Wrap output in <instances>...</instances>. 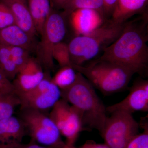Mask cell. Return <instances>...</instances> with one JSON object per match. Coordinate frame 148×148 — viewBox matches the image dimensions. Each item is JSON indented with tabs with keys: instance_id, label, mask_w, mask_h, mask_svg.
<instances>
[{
	"instance_id": "6da1fadb",
	"label": "cell",
	"mask_w": 148,
	"mask_h": 148,
	"mask_svg": "<svg viewBox=\"0 0 148 148\" xmlns=\"http://www.w3.org/2000/svg\"><path fill=\"white\" fill-rule=\"evenodd\" d=\"M147 12L125 23L121 34L98 59L110 61L144 75L148 69Z\"/></svg>"
},
{
	"instance_id": "484cf974",
	"label": "cell",
	"mask_w": 148,
	"mask_h": 148,
	"mask_svg": "<svg viewBox=\"0 0 148 148\" xmlns=\"http://www.w3.org/2000/svg\"><path fill=\"white\" fill-rule=\"evenodd\" d=\"M14 91H15L12 82L0 72V93Z\"/></svg>"
},
{
	"instance_id": "2e32d148",
	"label": "cell",
	"mask_w": 148,
	"mask_h": 148,
	"mask_svg": "<svg viewBox=\"0 0 148 148\" xmlns=\"http://www.w3.org/2000/svg\"><path fill=\"white\" fill-rule=\"evenodd\" d=\"M148 0H118L110 19L119 23H125L134 15L147 12Z\"/></svg>"
},
{
	"instance_id": "5bb4252c",
	"label": "cell",
	"mask_w": 148,
	"mask_h": 148,
	"mask_svg": "<svg viewBox=\"0 0 148 148\" xmlns=\"http://www.w3.org/2000/svg\"><path fill=\"white\" fill-rule=\"evenodd\" d=\"M0 44L8 47H18L31 52L36 50L34 38L16 24L0 29Z\"/></svg>"
},
{
	"instance_id": "7402d4cb",
	"label": "cell",
	"mask_w": 148,
	"mask_h": 148,
	"mask_svg": "<svg viewBox=\"0 0 148 148\" xmlns=\"http://www.w3.org/2000/svg\"><path fill=\"white\" fill-rule=\"evenodd\" d=\"M9 47L12 57L18 72L26 66L32 58L30 54L31 52L24 48L18 47Z\"/></svg>"
},
{
	"instance_id": "8992f818",
	"label": "cell",
	"mask_w": 148,
	"mask_h": 148,
	"mask_svg": "<svg viewBox=\"0 0 148 148\" xmlns=\"http://www.w3.org/2000/svg\"><path fill=\"white\" fill-rule=\"evenodd\" d=\"M21 119L31 141L46 146H63L65 143L55 123L46 113L28 108H20Z\"/></svg>"
},
{
	"instance_id": "8fae6325",
	"label": "cell",
	"mask_w": 148,
	"mask_h": 148,
	"mask_svg": "<svg viewBox=\"0 0 148 148\" xmlns=\"http://www.w3.org/2000/svg\"><path fill=\"white\" fill-rule=\"evenodd\" d=\"M68 19L76 36L89 34L107 20L99 12L89 9L74 11L69 15Z\"/></svg>"
},
{
	"instance_id": "9c48e42d",
	"label": "cell",
	"mask_w": 148,
	"mask_h": 148,
	"mask_svg": "<svg viewBox=\"0 0 148 148\" xmlns=\"http://www.w3.org/2000/svg\"><path fill=\"white\" fill-rule=\"evenodd\" d=\"M107 113L123 111L132 114L148 111V82L140 79L134 83L129 94L123 101L106 108Z\"/></svg>"
},
{
	"instance_id": "603a6c76",
	"label": "cell",
	"mask_w": 148,
	"mask_h": 148,
	"mask_svg": "<svg viewBox=\"0 0 148 148\" xmlns=\"http://www.w3.org/2000/svg\"><path fill=\"white\" fill-rule=\"evenodd\" d=\"M53 57L61 67L69 66L72 67L68 44L61 42L55 46L53 51Z\"/></svg>"
},
{
	"instance_id": "e0dca14e",
	"label": "cell",
	"mask_w": 148,
	"mask_h": 148,
	"mask_svg": "<svg viewBox=\"0 0 148 148\" xmlns=\"http://www.w3.org/2000/svg\"><path fill=\"white\" fill-rule=\"evenodd\" d=\"M37 34L40 35L52 9L50 0H27Z\"/></svg>"
},
{
	"instance_id": "ffe728a7",
	"label": "cell",
	"mask_w": 148,
	"mask_h": 148,
	"mask_svg": "<svg viewBox=\"0 0 148 148\" xmlns=\"http://www.w3.org/2000/svg\"><path fill=\"white\" fill-rule=\"evenodd\" d=\"M77 73V72L71 66H64L61 67L51 80L60 90H65L75 82Z\"/></svg>"
},
{
	"instance_id": "277c9868",
	"label": "cell",
	"mask_w": 148,
	"mask_h": 148,
	"mask_svg": "<svg viewBox=\"0 0 148 148\" xmlns=\"http://www.w3.org/2000/svg\"><path fill=\"white\" fill-rule=\"evenodd\" d=\"M72 67L82 74L94 88L105 95L120 92L127 88L135 74L123 66L99 59L88 66L72 64Z\"/></svg>"
},
{
	"instance_id": "7c38bea8",
	"label": "cell",
	"mask_w": 148,
	"mask_h": 148,
	"mask_svg": "<svg viewBox=\"0 0 148 148\" xmlns=\"http://www.w3.org/2000/svg\"><path fill=\"white\" fill-rule=\"evenodd\" d=\"M20 108H28L45 112L61 98V90L53 82L48 89L35 95L19 96Z\"/></svg>"
},
{
	"instance_id": "4dcf8cb0",
	"label": "cell",
	"mask_w": 148,
	"mask_h": 148,
	"mask_svg": "<svg viewBox=\"0 0 148 148\" xmlns=\"http://www.w3.org/2000/svg\"><path fill=\"white\" fill-rule=\"evenodd\" d=\"M62 148H77L75 145H67L66 143L65 145Z\"/></svg>"
},
{
	"instance_id": "5b68a950",
	"label": "cell",
	"mask_w": 148,
	"mask_h": 148,
	"mask_svg": "<svg viewBox=\"0 0 148 148\" xmlns=\"http://www.w3.org/2000/svg\"><path fill=\"white\" fill-rule=\"evenodd\" d=\"M69 16L64 12L53 8L44 24L36 47V59L45 71L54 69L53 51L55 46L61 42L66 34V21Z\"/></svg>"
},
{
	"instance_id": "d6986e66",
	"label": "cell",
	"mask_w": 148,
	"mask_h": 148,
	"mask_svg": "<svg viewBox=\"0 0 148 148\" xmlns=\"http://www.w3.org/2000/svg\"><path fill=\"white\" fill-rule=\"evenodd\" d=\"M18 72L12 57L9 47L0 44V72L12 82Z\"/></svg>"
},
{
	"instance_id": "d4e9b609",
	"label": "cell",
	"mask_w": 148,
	"mask_h": 148,
	"mask_svg": "<svg viewBox=\"0 0 148 148\" xmlns=\"http://www.w3.org/2000/svg\"><path fill=\"white\" fill-rule=\"evenodd\" d=\"M14 24L15 19L11 10L5 4L0 2V29Z\"/></svg>"
},
{
	"instance_id": "52a82bcc",
	"label": "cell",
	"mask_w": 148,
	"mask_h": 148,
	"mask_svg": "<svg viewBox=\"0 0 148 148\" xmlns=\"http://www.w3.org/2000/svg\"><path fill=\"white\" fill-rule=\"evenodd\" d=\"M110 114V116H107L101 136L110 148H125L139 133L140 125L132 114L120 110Z\"/></svg>"
},
{
	"instance_id": "44dd1931",
	"label": "cell",
	"mask_w": 148,
	"mask_h": 148,
	"mask_svg": "<svg viewBox=\"0 0 148 148\" xmlns=\"http://www.w3.org/2000/svg\"><path fill=\"white\" fill-rule=\"evenodd\" d=\"M82 9L94 10L105 17L103 0H70L63 10L69 16L74 11Z\"/></svg>"
},
{
	"instance_id": "f546056e",
	"label": "cell",
	"mask_w": 148,
	"mask_h": 148,
	"mask_svg": "<svg viewBox=\"0 0 148 148\" xmlns=\"http://www.w3.org/2000/svg\"><path fill=\"white\" fill-rule=\"evenodd\" d=\"M19 143H11V144H0V148H15Z\"/></svg>"
},
{
	"instance_id": "30bf717a",
	"label": "cell",
	"mask_w": 148,
	"mask_h": 148,
	"mask_svg": "<svg viewBox=\"0 0 148 148\" xmlns=\"http://www.w3.org/2000/svg\"><path fill=\"white\" fill-rule=\"evenodd\" d=\"M45 72L36 58H32L17 73L12 82L17 94L28 92L34 88L44 78Z\"/></svg>"
},
{
	"instance_id": "83f0119b",
	"label": "cell",
	"mask_w": 148,
	"mask_h": 148,
	"mask_svg": "<svg viewBox=\"0 0 148 148\" xmlns=\"http://www.w3.org/2000/svg\"><path fill=\"white\" fill-rule=\"evenodd\" d=\"M66 144V143H65ZM46 146L30 141L28 144L19 143L15 148H62L64 146Z\"/></svg>"
},
{
	"instance_id": "ac0fdd59",
	"label": "cell",
	"mask_w": 148,
	"mask_h": 148,
	"mask_svg": "<svg viewBox=\"0 0 148 148\" xmlns=\"http://www.w3.org/2000/svg\"><path fill=\"white\" fill-rule=\"evenodd\" d=\"M21 101L15 91L0 93V120L13 116L15 109Z\"/></svg>"
},
{
	"instance_id": "cb8c5ba5",
	"label": "cell",
	"mask_w": 148,
	"mask_h": 148,
	"mask_svg": "<svg viewBox=\"0 0 148 148\" xmlns=\"http://www.w3.org/2000/svg\"><path fill=\"white\" fill-rule=\"evenodd\" d=\"M145 122L142 124L144 131L133 137L125 148H148V121Z\"/></svg>"
},
{
	"instance_id": "9a60e30c",
	"label": "cell",
	"mask_w": 148,
	"mask_h": 148,
	"mask_svg": "<svg viewBox=\"0 0 148 148\" xmlns=\"http://www.w3.org/2000/svg\"><path fill=\"white\" fill-rule=\"evenodd\" d=\"M27 134L23 122L13 116L0 120V144L20 143Z\"/></svg>"
},
{
	"instance_id": "4fadbf2b",
	"label": "cell",
	"mask_w": 148,
	"mask_h": 148,
	"mask_svg": "<svg viewBox=\"0 0 148 148\" xmlns=\"http://www.w3.org/2000/svg\"><path fill=\"white\" fill-rule=\"evenodd\" d=\"M13 14L15 24L33 38L37 33L27 0H2Z\"/></svg>"
},
{
	"instance_id": "ba28073f",
	"label": "cell",
	"mask_w": 148,
	"mask_h": 148,
	"mask_svg": "<svg viewBox=\"0 0 148 148\" xmlns=\"http://www.w3.org/2000/svg\"><path fill=\"white\" fill-rule=\"evenodd\" d=\"M49 116L57 126L61 135L66 138V144L75 145L80 132L84 130L75 109L61 98L50 110Z\"/></svg>"
},
{
	"instance_id": "7a4b0ae2",
	"label": "cell",
	"mask_w": 148,
	"mask_h": 148,
	"mask_svg": "<svg viewBox=\"0 0 148 148\" xmlns=\"http://www.w3.org/2000/svg\"><path fill=\"white\" fill-rule=\"evenodd\" d=\"M77 72L73 84L61 90V98L75 109L84 130L95 129L101 135L107 117L106 108L92 85L82 74Z\"/></svg>"
},
{
	"instance_id": "4316f807",
	"label": "cell",
	"mask_w": 148,
	"mask_h": 148,
	"mask_svg": "<svg viewBox=\"0 0 148 148\" xmlns=\"http://www.w3.org/2000/svg\"><path fill=\"white\" fill-rule=\"evenodd\" d=\"M104 3V14L106 19L111 18L118 0H103Z\"/></svg>"
},
{
	"instance_id": "3957f363",
	"label": "cell",
	"mask_w": 148,
	"mask_h": 148,
	"mask_svg": "<svg viewBox=\"0 0 148 148\" xmlns=\"http://www.w3.org/2000/svg\"><path fill=\"white\" fill-rule=\"evenodd\" d=\"M125 23L107 19L89 34L74 37L68 44L72 64L82 66L95 58L119 38Z\"/></svg>"
},
{
	"instance_id": "f1b7e54d",
	"label": "cell",
	"mask_w": 148,
	"mask_h": 148,
	"mask_svg": "<svg viewBox=\"0 0 148 148\" xmlns=\"http://www.w3.org/2000/svg\"><path fill=\"white\" fill-rule=\"evenodd\" d=\"M78 148H110L105 144H98L92 140H87Z\"/></svg>"
}]
</instances>
